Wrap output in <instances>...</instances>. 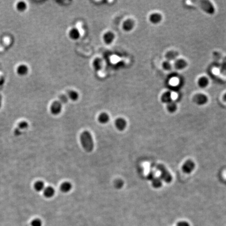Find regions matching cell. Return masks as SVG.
<instances>
[{"label": "cell", "instance_id": "1", "mask_svg": "<svg viewBox=\"0 0 226 226\" xmlns=\"http://www.w3.org/2000/svg\"><path fill=\"white\" fill-rule=\"evenodd\" d=\"M80 141L82 147L87 152H91L94 149V141L90 132L84 131L80 136Z\"/></svg>", "mask_w": 226, "mask_h": 226}, {"label": "cell", "instance_id": "2", "mask_svg": "<svg viewBox=\"0 0 226 226\" xmlns=\"http://www.w3.org/2000/svg\"><path fill=\"white\" fill-rule=\"evenodd\" d=\"M156 169L161 172V179L166 183H170L172 180V176L163 165L159 164L156 165Z\"/></svg>", "mask_w": 226, "mask_h": 226}, {"label": "cell", "instance_id": "3", "mask_svg": "<svg viewBox=\"0 0 226 226\" xmlns=\"http://www.w3.org/2000/svg\"><path fill=\"white\" fill-rule=\"evenodd\" d=\"M63 109V104L59 101L53 102L51 104L50 111L53 115H58Z\"/></svg>", "mask_w": 226, "mask_h": 226}, {"label": "cell", "instance_id": "4", "mask_svg": "<svg viewBox=\"0 0 226 226\" xmlns=\"http://www.w3.org/2000/svg\"><path fill=\"white\" fill-rule=\"evenodd\" d=\"M102 38L104 43L107 45H110L115 41V35L112 31H106L104 33Z\"/></svg>", "mask_w": 226, "mask_h": 226}, {"label": "cell", "instance_id": "5", "mask_svg": "<svg viewBox=\"0 0 226 226\" xmlns=\"http://www.w3.org/2000/svg\"><path fill=\"white\" fill-rule=\"evenodd\" d=\"M135 26V21L131 18H128L124 21L122 24V28L125 32H130L134 28Z\"/></svg>", "mask_w": 226, "mask_h": 226}, {"label": "cell", "instance_id": "6", "mask_svg": "<svg viewBox=\"0 0 226 226\" xmlns=\"http://www.w3.org/2000/svg\"><path fill=\"white\" fill-rule=\"evenodd\" d=\"M195 167V164L193 161L189 160L186 161L183 164L182 166V170L184 173L186 174H190L192 172V171L194 170Z\"/></svg>", "mask_w": 226, "mask_h": 226}, {"label": "cell", "instance_id": "7", "mask_svg": "<svg viewBox=\"0 0 226 226\" xmlns=\"http://www.w3.org/2000/svg\"><path fill=\"white\" fill-rule=\"evenodd\" d=\"M193 101L198 105H203L207 103L208 97L204 94H196L193 98Z\"/></svg>", "mask_w": 226, "mask_h": 226}, {"label": "cell", "instance_id": "8", "mask_svg": "<svg viewBox=\"0 0 226 226\" xmlns=\"http://www.w3.org/2000/svg\"><path fill=\"white\" fill-rule=\"evenodd\" d=\"M68 36L72 41H77L81 37V33L79 30L76 27H73L70 29L68 33Z\"/></svg>", "mask_w": 226, "mask_h": 226}, {"label": "cell", "instance_id": "9", "mask_svg": "<svg viewBox=\"0 0 226 226\" xmlns=\"http://www.w3.org/2000/svg\"><path fill=\"white\" fill-rule=\"evenodd\" d=\"M103 62L101 58H95L92 62V67L96 72H98L101 70L103 68Z\"/></svg>", "mask_w": 226, "mask_h": 226}, {"label": "cell", "instance_id": "10", "mask_svg": "<svg viewBox=\"0 0 226 226\" xmlns=\"http://www.w3.org/2000/svg\"><path fill=\"white\" fill-rule=\"evenodd\" d=\"M115 126L118 130L123 131L127 126V122L124 118H118L115 120Z\"/></svg>", "mask_w": 226, "mask_h": 226}, {"label": "cell", "instance_id": "11", "mask_svg": "<svg viewBox=\"0 0 226 226\" xmlns=\"http://www.w3.org/2000/svg\"><path fill=\"white\" fill-rule=\"evenodd\" d=\"M149 21L153 24H158L161 22L162 17L161 15L159 13H152L149 16Z\"/></svg>", "mask_w": 226, "mask_h": 226}, {"label": "cell", "instance_id": "12", "mask_svg": "<svg viewBox=\"0 0 226 226\" xmlns=\"http://www.w3.org/2000/svg\"><path fill=\"white\" fill-rule=\"evenodd\" d=\"M202 6L203 10L207 13L212 14L214 12V8L210 2L208 1H202Z\"/></svg>", "mask_w": 226, "mask_h": 226}, {"label": "cell", "instance_id": "13", "mask_svg": "<svg viewBox=\"0 0 226 226\" xmlns=\"http://www.w3.org/2000/svg\"><path fill=\"white\" fill-rule=\"evenodd\" d=\"M29 69L27 65L24 64H22L18 65L16 69V72L17 74L20 76H24L28 73Z\"/></svg>", "mask_w": 226, "mask_h": 226}, {"label": "cell", "instance_id": "14", "mask_svg": "<svg viewBox=\"0 0 226 226\" xmlns=\"http://www.w3.org/2000/svg\"><path fill=\"white\" fill-rule=\"evenodd\" d=\"M69 99L73 102L77 101L79 99V93L77 91L74 90H71L68 92L67 94Z\"/></svg>", "mask_w": 226, "mask_h": 226}, {"label": "cell", "instance_id": "15", "mask_svg": "<svg viewBox=\"0 0 226 226\" xmlns=\"http://www.w3.org/2000/svg\"><path fill=\"white\" fill-rule=\"evenodd\" d=\"M188 63L186 61L182 59H176L174 63V66L178 70H183L186 67Z\"/></svg>", "mask_w": 226, "mask_h": 226}, {"label": "cell", "instance_id": "16", "mask_svg": "<svg viewBox=\"0 0 226 226\" xmlns=\"http://www.w3.org/2000/svg\"><path fill=\"white\" fill-rule=\"evenodd\" d=\"M178 53L176 51L171 50L168 51L166 55V57L168 61H176L178 57Z\"/></svg>", "mask_w": 226, "mask_h": 226}, {"label": "cell", "instance_id": "17", "mask_svg": "<svg viewBox=\"0 0 226 226\" xmlns=\"http://www.w3.org/2000/svg\"><path fill=\"white\" fill-rule=\"evenodd\" d=\"M161 101L166 104L172 101V95L171 92L168 91L164 93L161 96Z\"/></svg>", "mask_w": 226, "mask_h": 226}, {"label": "cell", "instance_id": "18", "mask_svg": "<svg viewBox=\"0 0 226 226\" xmlns=\"http://www.w3.org/2000/svg\"><path fill=\"white\" fill-rule=\"evenodd\" d=\"M110 119L109 116L107 113H102L99 115L98 117V120L99 123H101L102 124H107L109 122Z\"/></svg>", "mask_w": 226, "mask_h": 226}, {"label": "cell", "instance_id": "19", "mask_svg": "<svg viewBox=\"0 0 226 226\" xmlns=\"http://www.w3.org/2000/svg\"><path fill=\"white\" fill-rule=\"evenodd\" d=\"M43 195L46 198H51L55 195V190L51 186H48L45 188L43 191Z\"/></svg>", "mask_w": 226, "mask_h": 226}, {"label": "cell", "instance_id": "20", "mask_svg": "<svg viewBox=\"0 0 226 226\" xmlns=\"http://www.w3.org/2000/svg\"><path fill=\"white\" fill-rule=\"evenodd\" d=\"M45 188V184L41 181H37L34 184V190L37 192H43Z\"/></svg>", "mask_w": 226, "mask_h": 226}, {"label": "cell", "instance_id": "21", "mask_svg": "<svg viewBox=\"0 0 226 226\" xmlns=\"http://www.w3.org/2000/svg\"><path fill=\"white\" fill-rule=\"evenodd\" d=\"M209 84V80L207 77H200L198 81V85L200 88H205Z\"/></svg>", "mask_w": 226, "mask_h": 226}, {"label": "cell", "instance_id": "22", "mask_svg": "<svg viewBox=\"0 0 226 226\" xmlns=\"http://www.w3.org/2000/svg\"><path fill=\"white\" fill-rule=\"evenodd\" d=\"M60 189L63 192H69L72 189V184L70 182H65L61 184Z\"/></svg>", "mask_w": 226, "mask_h": 226}, {"label": "cell", "instance_id": "23", "mask_svg": "<svg viewBox=\"0 0 226 226\" xmlns=\"http://www.w3.org/2000/svg\"><path fill=\"white\" fill-rule=\"evenodd\" d=\"M27 7V4L24 1L18 2L16 4V9L18 11L20 12L25 11L26 10Z\"/></svg>", "mask_w": 226, "mask_h": 226}, {"label": "cell", "instance_id": "24", "mask_svg": "<svg viewBox=\"0 0 226 226\" xmlns=\"http://www.w3.org/2000/svg\"><path fill=\"white\" fill-rule=\"evenodd\" d=\"M166 108H167V109H168V111L169 112L174 113V112H175L176 111L177 108H178V106H177L176 104L174 102H173L172 101L171 102H170L169 103L167 104Z\"/></svg>", "mask_w": 226, "mask_h": 226}, {"label": "cell", "instance_id": "25", "mask_svg": "<svg viewBox=\"0 0 226 226\" xmlns=\"http://www.w3.org/2000/svg\"><path fill=\"white\" fill-rule=\"evenodd\" d=\"M152 181V185L153 187L156 188H161L162 185V182L161 178H154Z\"/></svg>", "mask_w": 226, "mask_h": 226}, {"label": "cell", "instance_id": "26", "mask_svg": "<svg viewBox=\"0 0 226 226\" xmlns=\"http://www.w3.org/2000/svg\"><path fill=\"white\" fill-rule=\"evenodd\" d=\"M28 127H29V124L26 121H24V120L21 121L17 124V128L21 131L23 130H26Z\"/></svg>", "mask_w": 226, "mask_h": 226}, {"label": "cell", "instance_id": "27", "mask_svg": "<svg viewBox=\"0 0 226 226\" xmlns=\"http://www.w3.org/2000/svg\"><path fill=\"white\" fill-rule=\"evenodd\" d=\"M59 101L62 104H65L67 103L69 101V99L67 95L65 94H61L60 96H59Z\"/></svg>", "mask_w": 226, "mask_h": 226}, {"label": "cell", "instance_id": "28", "mask_svg": "<svg viewBox=\"0 0 226 226\" xmlns=\"http://www.w3.org/2000/svg\"><path fill=\"white\" fill-rule=\"evenodd\" d=\"M162 68H163L164 70H166V71L171 70V68H172V64L171 63V62L168 61L167 60L164 61L162 63Z\"/></svg>", "mask_w": 226, "mask_h": 226}, {"label": "cell", "instance_id": "29", "mask_svg": "<svg viewBox=\"0 0 226 226\" xmlns=\"http://www.w3.org/2000/svg\"><path fill=\"white\" fill-rule=\"evenodd\" d=\"M114 186H115L116 188H117V189L122 188L124 186L123 181L122 180H120V179L116 180L114 182Z\"/></svg>", "mask_w": 226, "mask_h": 226}, {"label": "cell", "instance_id": "30", "mask_svg": "<svg viewBox=\"0 0 226 226\" xmlns=\"http://www.w3.org/2000/svg\"><path fill=\"white\" fill-rule=\"evenodd\" d=\"M31 226H42V221L38 218L34 219L31 221Z\"/></svg>", "mask_w": 226, "mask_h": 226}, {"label": "cell", "instance_id": "31", "mask_svg": "<svg viewBox=\"0 0 226 226\" xmlns=\"http://www.w3.org/2000/svg\"><path fill=\"white\" fill-rule=\"evenodd\" d=\"M221 70L222 72L226 73V57L222 60V64H221Z\"/></svg>", "mask_w": 226, "mask_h": 226}, {"label": "cell", "instance_id": "32", "mask_svg": "<svg viewBox=\"0 0 226 226\" xmlns=\"http://www.w3.org/2000/svg\"><path fill=\"white\" fill-rule=\"evenodd\" d=\"M154 176L155 174L154 172L153 171H151L147 176V179L149 181H152L155 178Z\"/></svg>", "mask_w": 226, "mask_h": 226}, {"label": "cell", "instance_id": "33", "mask_svg": "<svg viewBox=\"0 0 226 226\" xmlns=\"http://www.w3.org/2000/svg\"><path fill=\"white\" fill-rule=\"evenodd\" d=\"M176 226H190L189 224L186 221H180L177 224Z\"/></svg>", "mask_w": 226, "mask_h": 226}, {"label": "cell", "instance_id": "34", "mask_svg": "<svg viewBox=\"0 0 226 226\" xmlns=\"http://www.w3.org/2000/svg\"><path fill=\"white\" fill-rule=\"evenodd\" d=\"M14 135L16 136H19L21 135L22 131L16 127V128H15V130H14Z\"/></svg>", "mask_w": 226, "mask_h": 226}, {"label": "cell", "instance_id": "35", "mask_svg": "<svg viewBox=\"0 0 226 226\" xmlns=\"http://www.w3.org/2000/svg\"><path fill=\"white\" fill-rule=\"evenodd\" d=\"M224 101H225L226 102V94H225V95H224Z\"/></svg>", "mask_w": 226, "mask_h": 226}]
</instances>
